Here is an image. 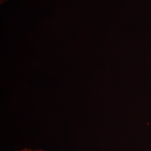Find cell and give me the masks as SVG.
Listing matches in <instances>:
<instances>
[{
  "instance_id": "cell-1",
  "label": "cell",
  "mask_w": 151,
  "mask_h": 151,
  "mask_svg": "<svg viewBox=\"0 0 151 151\" xmlns=\"http://www.w3.org/2000/svg\"><path fill=\"white\" fill-rule=\"evenodd\" d=\"M15 151H48L42 149H32V148H24L20 150H16Z\"/></svg>"
}]
</instances>
